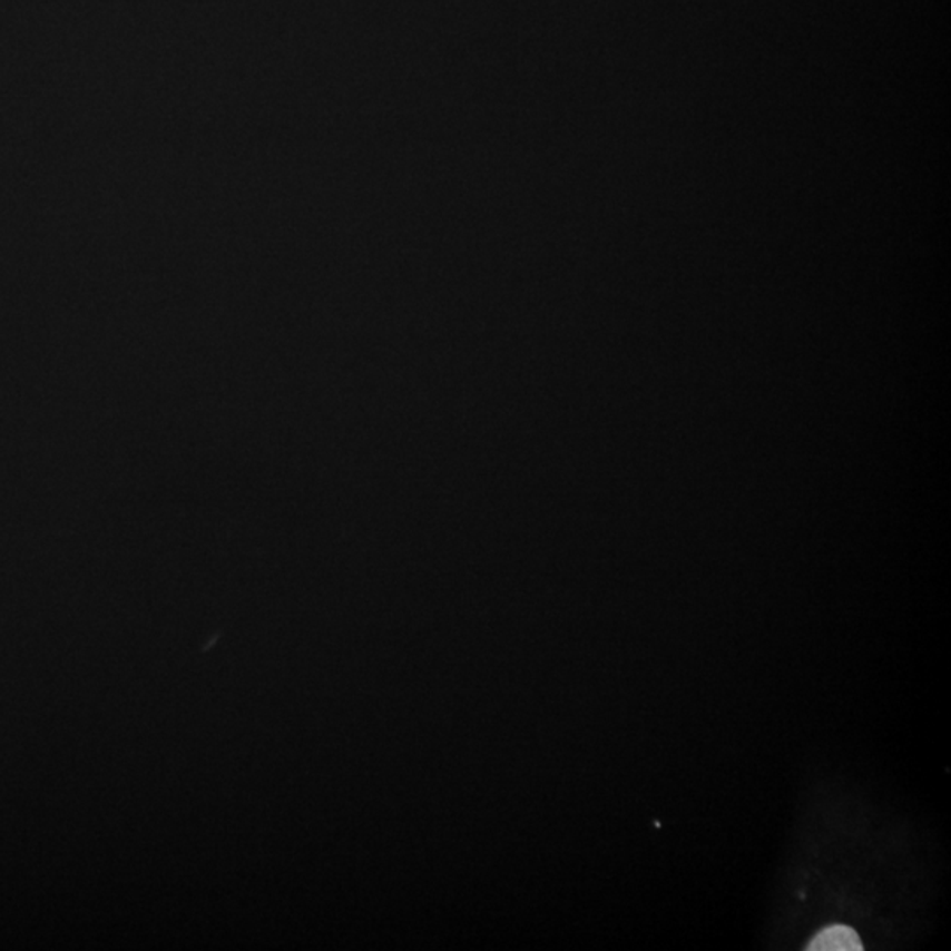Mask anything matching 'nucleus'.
<instances>
[{
  "label": "nucleus",
  "mask_w": 951,
  "mask_h": 951,
  "mask_svg": "<svg viewBox=\"0 0 951 951\" xmlns=\"http://www.w3.org/2000/svg\"><path fill=\"white\" fill-rule=\"evenodd\" d=\"M811 951H859L863 950L862 941L853 929L846 925L829 927L811 941Z\"/></svg>",
  "instance_id": "nucleus-1"
}]
</instances>
